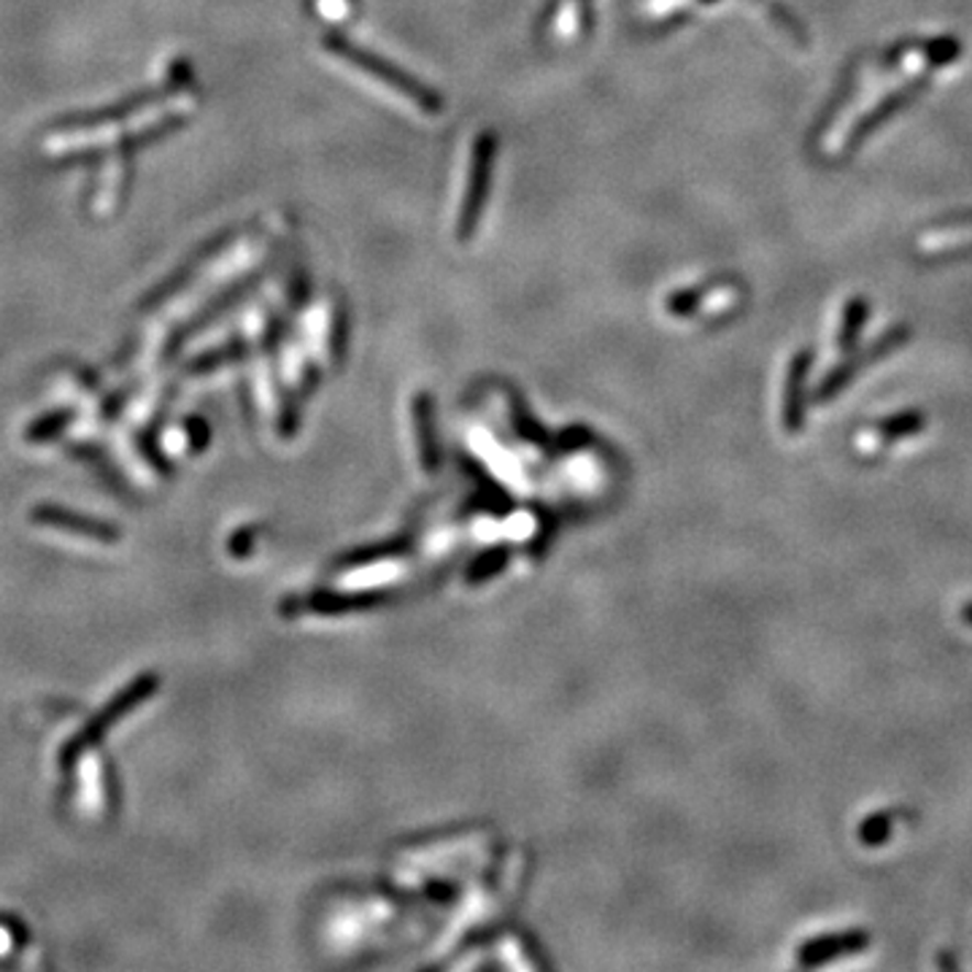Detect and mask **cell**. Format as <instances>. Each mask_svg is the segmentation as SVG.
I'll return each mask as SVG.
<instances>
[{
    "instance_id": "2",
    "label": "cell",
    "mask_w": 972,
    "mask_h": 972,
    "mask_svg": "<svg viewBox=\"0 0 972 972\" xmlns=\"http://www.w3.org/2000/svg\"><path fill=\"white\" fill-rule=\"evenodd\" d=\"M157 687H160V678L154 676V673H143V676L135 678L133 684H128V687H124L122 691H117L114 700H111L109 706L100 708L98 716H95L89 724L81 727V730L76 732L74 741L65 745L63 765H74V762L81 756V751L92 749V745L98 743L100 738L111 730V727L119 724V721L133 711V708H139L141 702H146L149 697L157 691Z\"/></svg>"
},
{
    "instance_id": "16",
    "label": "cell",
    "mask_w": 972,
    "mask_h": 972,
    "mask_svg": "<svg viewBox=\"0 0 972 972\" xmlns=\"http://www.w3.org/2000/svg\"><path fill=\"white\" fill-rule=\"evenodd\" d=\"M706 3H708V0H706Z\"/></svg>"
},
{
    "instance_id": "15",
    "label": "cell",
    "mask_w": 972,
    "mask_h": 972,
    "mask_svg": "<svg viewBox=\"0 0 972 972\" xmlns=\"http://www.w3.org/2000/svg\"><path fill=\"white\" fill-rule=\"evenodd\" d=\"M962 619L968 624H972V602H964V608H962Z\"/></svg>"
},
{
    "instance_id": "4",
    "label": "cell",
    "mask_w": 972,
    "mask_h": 972,
    "mask_svg": "<svg viewBox=\"0 0 972 972\" xmlns=\"http://www.w3.org/2000/svg\"><path fill=\"white\" fill-rule=\"evenodd\" d=\"M908 338H910L908 327H894L892 332L881 336L873 346H864V349L859 351V354L851 357V360L843 362V365L834 368V371L827 375L824 381H821V386H819V390H816L813 401L816 403H830L832 397H838L840 392H843L845 386H849L851 381L856 379L859 371H864V368H867V365L878 362L881 357L892 354V351L899 349V346L908 341Z\"/></svg>"
},
{
    "instance_id": "8",
    "label": "cell",
    "mask_w": 972,
    "mask_h": 972,
    "mask_svg": "<svg viewBox=\"0 0 972 972\" xmlns=\"http://www.w3.org/2000/svg\"><path fill=\"white\" fill-rule=\"evenodd\" d=\"M927 414L921 411H899V414L886 416L884 422H878L875 427V438L886 440V444H894V440H905V438H914V435L924 433L927 427Z\"/></svg>"
},
{
    "instance_id": "1",
    "label": "cell",
    "mask_w": 972,
    "mask_h": 972,
    "mask_svg": "<svg viewBox=\"0 0 972 972\" xmlns=\"http://www.w3.org/2000/svg\"><path fill=\"white\" fill-rule=\"evenodd\" d=\"M325 46L336 57H341L349 65H354L357 70L373 76L375 81H381L384 87H390L392 92H397L401 98L411 100V103H414L422 114H427V117L444 114V100H440V95L435 92V89L425 87L419 79H414V76H408L405 70L395 68L392 63H386L384 57L362 50V46H357L354 41L343 39V35H338V33L325 35Z\"/></svg>"
},
{
    "instance_id": "13",
    "label": "cell",
    "mask_w": 972,
    "mask_h": 972,
    "mask_svg": "<svg viewBox=\"0 0 972 972\" xmlns=\"http://www.w3.org/2000/svg\"><path fill=\"white\" fill-rule=\"evenodd\" d=\"M924 52H927V59L932 65H946L962 55V46H959L957 39H943V41H935V44H929Z\"/></svg>"
},
{
    "instance_id": "12",
    "label": "cell",
    "mask_w": 972,
    "mask_h": 972,
    "mask_svg": "<svg viewBox=\"0 0 972 972\" xmlns=\"http://www.w3.org/2000/svg\"><path fill=\"white\" fill-rule=\"evenodd\" d=\"M708 290H711V286H697V290L676 292V295L667 297V306L665 308L670 314H676V316H687V314L695 312L697 306H700L702 297H706Z\"/></svg>"
},
{
    "instance_id": "11",
    "label": "cell",
    "mask_w": 972,
    "mask_h": 972,
    "mask_svg": "<svg viewBox=\"0 0 972 972\" xmlns=\"http://www.w3.org/2000/svg\"><path fill=\"white\" fill-rule=\"evenodd\" d=\"M918 87H921V81H918V85L914 87V89H903V92H897V95H892V98L888 100H884V103L878 106V111H873V114H870L867 119H864L862 124H859L856 128V133H854V141H859L862 139V135H867L870 130L873 128H878L881 122H884V119H888L894 114V111L899 109V106L905 103V100H914L916 98V92H918Z\"/></svg>"
},
{
    "instance_id": "9",
    "label": "cell",
    "mask_w": 972,
    "mask_h": 972,
    "mask_svg": "<svg viewBox=\"0 0 972 972\" xmlns=\"http://www.w3.org/2000/svg\"><path fill=\"white\" fill-rule=\"evenodd\" d=\"M867 316H870L867 301H862V297H854V301L849 303V308H845V314H843V327H840V336H838L840 349H854V343H856L859 332H862L864 321H867Z\"/></svg>"
},
{
    "instance_id": "5",
    "label": "cell",
    "mask_w": 972,
    "mask_h": 972,
    "mask_svg": "<svg viewBox=\"0 0 972 972\" xmlns=\"http://www.w3.org/2000/svg\"><path fill=\"white\" fill-rule=\"evenodd\" d=\"M30 518H33L35 524H44V527L59 529V533L81 535V538L98 540V544H117L119 540V529L111 527V524L85 514H76V511L59 509V505H39V509H33Z\"/></svg>"
},
{
    "instance_id": "6",
    "label": "cell",
    "mask_w": 972,
    "mask_h": 972,
    "mask_svg": "<svg viewBox=\"0 0 972 972\" xmlns=\"http://www.w3.org/2000/svg\"><path fill=\"white\" fill-rule=\"evenodd\" d=\"M867 946H870L867 932H862V929H849V932L824 935V938L810 940V943H805L800 948L797 957H800L805 968H813V964L832 962V959L840 957H854V953H862Z\"/></svg>"
},
{
    "instance_id": "3",
    "label": "cell",
    "mask_w": 972,
    "mask_h": 972,
    "mask_svg": "<svg viewBox=\"0 0 972 972\" xmlns=\"http://www.w3.org/2000/svg\"><path fill=\"white\" fill-rule=\"evenodd\" d=\"M494 152H498V139H494L492 133H481L479 139L473 141L468 184H465V198L462 206H459V219H457V238L462 243L470 241V236H473L476 228H479L481 214H484L489 184H492Z\"/></svg>"
},
{
    "instance_id": "7",
    "label": "cell",
    "mask_w": 972,
    "mask_h": 972,
    "mask_svg": "<svg viewBox=\"0 0 972 972\" xmlns=\"http://www.w3.org/2000/svg\"><path fill=\"white\" fill-rule=\"evenodd\" d=\"M810 371V354L802 351L791 360L789 379H786V397H784V425L789 433H797L805 425V379Z\"/></svg>"
},
{
    "instance_id": "14",
    "label": "cell",
    "mask_w": 972,
    "mask_h": 972,
    "mask_svg": "<svg viewBox=\"0 0 972 972\" xmlns=\"http://www.w3.org/2000/svg\"><path fill=\"white\" fill-rule=\"evenodd\" d=\"M63 422H68V416H57V419L41 422V425H39V427H33V429H30V440H41V438H50V435H55V433H52V429H55L57 425H63Z\"/></svg>"
},
{
    "instance_id": "10",
    "label": "cell",
    "mask_w": 972,
    "mask_h": 972,
    "mask_svg": "<svg viewBox=\"0 0 972 972\" xmlns=\"http://www.w3.org/2000/svg\"><path fill=\"white\" fill-rule=\"evenodd\" d=\"M892 827H894V813L878 810V813L867 816V819L862 821V827H859V840H862L864 845H870V849H878V845H884L888 840Z\"/></svg>"
}]
</instances>
